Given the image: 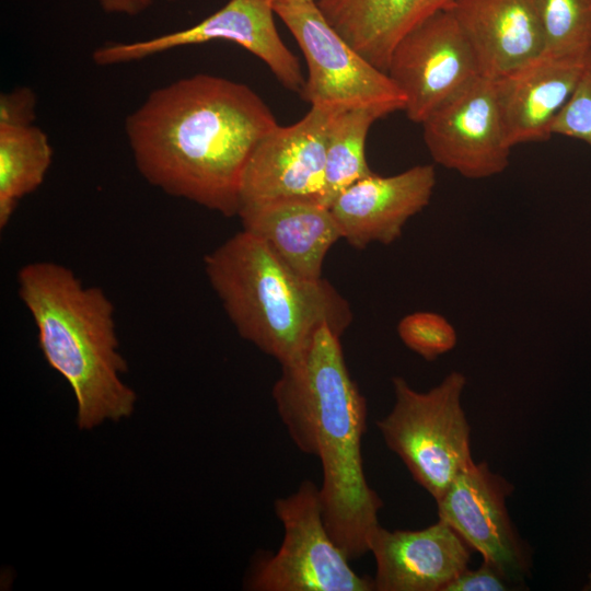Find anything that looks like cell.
<instances>
[{"label": "cell", "mask_w": 591, "mask_h": 591, "mask_svg": "<svg viewBox=\"0 0 591 591\" xmlns=\"http://www.w3.org/2000/svg\"><path fill=\"white\" fill-rule=\"evenodd\" d=\"M277 126L248 85L197 73L153 90L124 128L135 165L150 185L232 217L246 162Z\"/></svg>", "instance_id": "1"}, {"label": "cell", "mask_w": 591, "mask_h": 591, "mask_svg": "<svg viewBox=\"0 0 591 591\" xmlns=\"http://www.w3.org/2000/svg\"><path fill=\"white\" fill-rule=\"evenodd\" d=\"M339 339L322 326L298 359L281 366L271 394L293 443L321 462L323 519L333 541L354 560L370 552L383 502L364 475L367 402Z\"/></svg>", "instance_id": "2"}, {"label": "cell", "mask_w": 591, "mask_h": 591, "mask_svg": "<svg viewBox=\"0 0 591 591\" xmlns=\"http://www.w3.org/2000/svg\"><path fill=\"white\" fill-rule=\"evenodd\" d=\"M18 291L46 361L73 391L79 428L128 417L137 396L120 379L127 363L118 351L114 305L104 290L84 286L61 264L40 260L20 268Z\"/></svg>", "instance_id": "3"}, {"label": "cell", "mask_w": 591, "mask_h": 591, "mask_svg": "<svg viewBox=\"0 0 591 591\" xmlns=\"http://www.w3.org/2000/svg\"><path fill=\"white\" fill-rule=\"evenodd\" d=\"M204 268L239 335L280 366L298 359L322 326L341 336L352 322L329 281L298 275L244 230L206 254Z\"/></svg>", "instance_id": "4"}, {"label": "cell", "mask_w": 591, "mask_h": 591, "mask_svg": "<svg viewBox=\"0 0 591 591\" xmlns=\"http://www.w3.org/2000/svg\"><path fill=\"white\" fill-rule=\"evenodd\" d=\"M392 384L395 403L376 426L387 448L437 501L475 462L462 406L466 376L452 371L426 392L416 391L402 376H394Z\"/></svg>", "instance_id": "5"}, {"label": "cell", "mask_w": 591, "mask_h": 591, "mask_svg": "<svg viewBox=\"0 0 591 591\" xmlns=\"http://www.w3.org/2000/svg\"><path fill=\"white\" fill-rule=\"evenodd\" d=\"M275 513L283 538L275 554L255 559L247 588L255 591H372L373 578L357 575L331 537L320 488L303 480L291 495L278 498Z\"/></svg>", "instance_id": "6"}, {"label": "cell", "mask_w": 591, "mask_h": 591, "mask_svg": "<svg viewBox=\"0 0 591 591\" xmlns=\"http://www.w3.org/2000/svg\"><path fill=\"white\" fill-rule=\"evenodd\" d=\"M275 13L302 50L308 78L300 91L311 105L404 111L405 96L390 76L357 51L327 21L317 2L274 3Z\"/></svg>", "instance_id": "7"}, {"label": "cell", "mask_w": 591, "mask_h": 591, "mask_svg": "<svg viewBox=\"0 0 591 591\" xmlns=\"http://www.w3.org/2000/svg\"><path fill=\"white\" fill-rule=\"evenodd\" d=\"M340 109L331 104L311 105L296 124L278 125L264 136L244 167L239 208L278 200L323 205L327 138Z\"/></svg>", "instance_id": "8"}, {"label": "cell", "mask_w": 591, "mask_h": 591, "mask_svg": "<svg viewBox=\"0 0 591 591\" xmlns=\"http://www.w3.org/2000/svg\"><path fill=\"white\" fill-rule=\"evenodd\" d=\"M270 0H229L197 24L153 38L106 44L92 53L101 67L141 60L174 48L212 40L235 43L263 60L288 90L301 91L303 78L298 58L282 42Z\"/></svg>", "instance_id": "9"}, {"label": "cell", "mask_w": 591, "mask_h": 591, "mask_svg": "<svg viewBox=\"0 0 591 591\" xmlns=\"http://www.w3.org/2000/svg\"><path fill=\"white\" fill-rule=\"evenodd\" d=\"M386 73L405 96L406 116L419 124L482 77L472 47L450 10L431 15L405 34L391 54Z\"/></svg>", "instance_id": "10"}, {"label": "cell", "mask_w": 591, "mask_h": 591, "mask_svg": "<svg viewBox=\"0 0 591 591\" xmlns=\"http://www.w3.org/2000/svg\"><path fill=\"white\" fill-rule=\"evenodd\" d=\"M513 486L485 462L460 473L436 501L439 519L451 526L484 561L514 586L532 569V552L518 533L507 508Z\"/></svg>", "instance_id": "11"}, {"label": "cell", "mask_w": 591, "mask_h": 591, "mask_svg": "<svg viewBox=\"0 0 591 591\" xmlns=\"http://www.w3.org/2000/svg\"><path fill=\"white\" fill-rule=\"evenodd\" d=\"M421 125L433 161L466 178L491 177L509 165L511 147L490 79L476 78Z\"/></svg>", "instance_id": "12"}, {"label": "cell", "mask_w": 591, "mask_h": 591, "mask_svg": "<svg viewBox=\"0 0 591 591\" xmlns=\"http://www.w3.org/2000/svg\"><path fill=\"white\" fill-rule=\"evenodd\" d=\"M436 182L431 164L391 176L373 173L343 190L329 209L352 247L390 245L399 239L406 222L429 205Z\"/></svg>", "instance_id": "13"}, {"label": "cell", "mask_w": 591, "mask_h": 591, "mask_svg": "<svg viewBox=\"0 0 591 591\" xmlns=\"http://www.w3.org/2000/svg\"><path fill=\"white\" fill-rule=\"evenodd\" d=\"M591 57L543 51L493 80L508 144L549 139L552 125L576 89Z\"/></svg>", "instance_id": "14"}, {"label": "cell", "mask_w": 591, "mask_h": 591, "mask_svg": "<svg viewBox=\"0 0 591 591\" xmlns=\"http://www.w3.org/2000/svg\"><path fill=\"white\" fill-rule=\"evenodd\" d=\"M376 591H443L468 568L471 548L442 520L421 530L380 526L370 541Z\"/></svg>", "instance_id": "15"}, {"label": "cell", "mask_w": 591, "mask_h": 591, "mask_svg": "<svg viewBox=\"0 0 591 591\" xmlns=\"http://www.w3.org/2000/svg\"><path fill=\"white\" fill-rule=\"evenodd\" d=\"M448 10L484 78L499 79L544 51L534 0H455Z\"/></svg>", "instance_id": "16"}, {"label": "cell", "mask_w": 591, "mask_h": 591, "mask_svg": "<svg viewBox=\"0 0 591 591\" xmlns=\"http://www.w3.org/2000/svg\"><path fill=\"white\" fill-rule=\"evenodd\" d=\"M243 230L263 240L298 275L321 279L331 247L343 239L331 209L318 202L278 200L241 206Z\"/></svg>", "instance_id": "17"}, {"label": "cell", "mask_w": 591, "mask_h": 591, "mask_svg": "<svg viewBox=\"0 0 591 591\" xmlns=\"http://www.w3.org/2000/svg\"><path fill=\"white\" fill-rule=\"evenodd\" d=\"M455 0H320L333 27L384 72L399 39Z\"/></svg>", "instance_id": "18"}, {"label": "cell", "mask_w": 591, "mask_h": 591, "mask_svg": "<svg viewBox=\"0 0 591 591\" xmlns=\"http://www.w3.org/2000/svg\"><path fill=\"white\" fill-rule=\"evenodd\" d=\"M53 161L48 136L37 126H0V228L19 201L36 190Z\"/></svg>", "instance_id": "19"}, {"label": "cell", "mask_w": 591, "mask_h": 591, "mask_svg": "<svg viewBox=\"0 0 591 591\" xmlns=\"http://www.w3.org/2000/svg\"><path fill=\"white\" fill-rule=\"evenodd\" d=\"M386 116L374 107L343 108L334 117L326 144L323 205L328 207L354 183L373 174L366 158L371 125Z\"/></svg>", "instance_id": "20"}, {"label": "cell", "mask_w": 591, "mask_h": 591, "mask_svg": "<svg viewBox=\"0 0 591 591\" xmlns=\"http://www.w3.org/2000/svg\"><path fill=\"white\" fill-rule=\"evenodd\" d=\"M544 51L591 53V0H534Z\"/></svg>", "instance_id": "21"}, {"label": "cell", "mask_w": 591, "mask_h": 591, "mask_svg": "<svg viewBox=\"0 0 591 591\" xmlns=\"http://www.w3.org/2000/svg\"><path fill=\"white\" fill-rule=\"evenodd\" d=\"M402 343L427 361L453 350L457 335L452 324L434 312H414L405 315L397 324Z\"/></svg>", "instance_id": "22"}, {"label": "cell", "mask_w": 591, "mask_h": 591, "mask_svg": "<svg viewBox=\"0 0 591 591\" xmlns=\"http://www.w3.org/2000/svg\"><path fill=\"white\" fill-rule=\"evenodd\" d=\"M552 135L577 139L591 147V57L571 96L555 118Z\"/></svg>", "instance_id": "23"}, {"label": "cell", "mask_w": 591, "mask_h": 591, "mask_svg": "<svg viewBox=\"0 0 591 591\" xmlns=\"http://www.w3.org/2000/svg\"><path fill=\"white\" fill-rule=\"evenodd\" d=\"M36 95L20 86L0 95V126H30L35 119Z\"/></svg>", "instance_id": "24"}, {"label": "cell", "mask_w": 591, "mask_h": 591, "mask_svg": "<svg viewBox=\"0 0 591 591\" xmlns=\"http://www.w3.org/2000/svg\"><path fill=\"white\" fill-rule=\"evenodd\" d=\"M515 587L487 561L476 569H465L443 591H508Z\"/></svg>", "instance_id": "25"}, {"label": "cell", "mask_w": 591, "mask_h": 591, "mask_svg": "<svg viewBox=\"0 0 591 591\" xmlns=\"http://www.w3.org/2000/svg\"><path fill=\"white\" fill-rule=\"evenodd\" d=\"M102 10L111 14L135 16L144 12L154 0H95Z\"/></svg>", "instance_id": "26"}, {"label": "cell", "mask_w": 591, "mask_h": 591, "mask_svg": "<svg viewBox=\"0 0 591 591\" xmlns=\"http://www.w3.org/2000/svg\"><path fill=\"white\" fill-rule=\"evenodd\" d=\"M274 3L278 2V1H287V0H270ZM300 1H314V2H317L320 0H300Z\"/></svg>", "instance_id": "27"}, {"label": "cell", "mask_w": 591, "mask_h": 591, "mask_svg": "<svg viewBox=\"0 0 591 591\" xmlns=\"http://www.w3.org/2000/svg\"><path fill=\"white\" fill-rule=\"evenodd\" d=\"M170 1H172V0H170Z\"/></svg>", "instance_id": "28"}]
</instances>
